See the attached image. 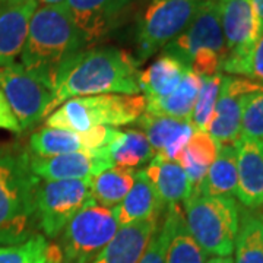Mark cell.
Segmentation results:
<instances>
[{
  "mask_svg": "<svg viewBox=\"0 0 263 263\" xmlns=\"http://www.w3.org/2000/svg\"><path fill=\"white\" fill-rule=\"evenodd\" d=\"M139 62L122 48L82 50L59 69L46 119L72 98L91 95H139Z\"/></svg>",
  "mask_w": 263,
  "mask_h": 263,
  "instance_id": "obj_1",
  "label": "cell"
},
{
  "mask_svg": "<svg viewBox=\"0 0 263 263\" xmlns=\"http://www.w3.org/2000/svg\"><path fill=\"white\" fill-rule=\"evenodd\" d=\"M29 151L19 143L0 145V247L38 234L37 189Z\"/></svg>",
  "mask_w": 263,
  "mask_h": 263,
  "instance_id": "obj_2",
  "label": "cell"
},
{
  "mask_svg": "<svg viewBox=\"0 0 263 263\" xmlns=\"http://www.w3.org/2000/svg\"><path fill=\"white\" fill-rule=\"evenodd\" d=\"M85 46L84 35L73 24L65 3L38 6L29 22L21 65L53 89L59 69L85 50Z\"/></svg>",
  "mask_w": 263,
  "mask_h": 263,
  "instance_id": "obj_3",
  "label": "cell"
},
{
  "mask_svg": "<svg viewBox=\"0 0 263 263\" xmlns=\"http://www.w3.org/2000/svg\"><path fill=\"white\" fill-rule=\"evenodd\" d=\"M143 95L105 94L78 97L63 103L46 119V126L72 132L116 127L138 122L145 113Z\"/></svg>",
  "mask_w": 263,
  "mask_h": 263,
  "instance_id": "obj_4",
  "label": "cell"
},
{
  "mask_svg": "<svg viewBox=\"0 0 263 263\" xmlns=\"http://www.w3.org/2000/svg\"><path fill=\"white\" fill-rule=\"evenodd\" d=\"M240 206L234 197L205 196L199 192L184 202V221L190 235L206 254L231 256L240 224Z\"/></svg>",
  "mask_w": 263,
  "mask_h": 263,
  "instance_id": "obj_5",
  "label": "cell"
},
{
  "mask_svg": "<svg viewBox=\"0 0 263 263\" xmlns=\"http://www.w3.org/2000/svg\"><path fill=\"white\" fill-rule=\"evenodd\" d=\"M113 208L88 205L65 227L60 238V263H91L119 231Z\"/></svg>",
  "mask_w": 263,
  "mask_h": 263,
  "instance_id": "obj_6",
  "label": "cell"
},
{
  "mask_svg": "<svg viewBox=\"0 0 263 263\" xmlns=\"http://www.w3.org/2000/svg\"><path fill=\"white\" fill-rule=\"evenodd\" d=\"M203 0H152L136 27L138 62L148 60L180 35Z\"/></svg>",
  "mask_w": 263,
  "mask_h": 263,
  "instance_id": "obj_7",
  "label": "cell"
},
{
  "mask_svg": "<svg viewBox=\"0 0 263 263\" xmlns=\"http://www.w3.org/2000/svg\"><path fill=\"white\" fill-rule=\"evenodd\" d=\"M89 180H40L38 226L46 238H56L81 209L95 203Z\"/></svg>",
  "mask_w": 263,
  "mask_h": 263,
  "instance_id": "obj_8",
  "label": "cell"
},
{
  "mask_svg": "<svg viewBox=\"0 0 263 263\" xmlns=\"http://www.w3.org/2000/svg\"><path fill=\"white\" fill-rule=\"evenodd\" d=\"M0 91L16 117L21 130L31 129L46 119L53 89L21 63L0 67Z\"/></svg>",
  "mask_w": 263,
  "mask_h": 263,
  "instance_id": "obj_9",
  "label": "cell"
},
{
  "mask_svg": "<svg viewBox=\"0 0 263 263\" xmlns=\"http://www.w3.org/2000/svg\"><path fill=\"white\" fill-rule=\"evenodd\" d=\"M162 50L170 56L176 57L186 67L192 57L205 50L215 51L226 60L228 48L221 27L218 0H203L186 29Z\"/></svg>",
  "mask_w": 263,
  "mask_h": 263,
  "instance_id": "obj_10",
  "label": "cell"
},
{
  "mask_svg": "<svg viewBox=\"0 0 263 263\" xmlns=\"http://www.w3.org/2000/svg\"><path fill=\"white\" fill-rule=\"evenodd\" d=\"M263 84L241 76H224L206 132L219 145H235L241 138V117L247 97Z\"/></svg>",
  "mask_w": 263,
  "mask_h": 263,
  "instance_id": "obj_11",
  "label": "cell"
},
{
  "mask_svg": "<svg viewBox=\"0 0 263 263\" xmlns=\"http://www.w3.org/2000/svg\"><path fill=\"white\" fill-rule=\"evenodd\" d=\"M122 130L116 127H95L88 132H72L44 126L29 138V152L40 158H50L70 152L108 148Z\"/></svg>",
  "mask_w": 263,
  "mask_h": 263,
  "instance_id": "obj_12",
  "label": "cell"
},
{
  "mask_svg": "<svg viewBox=\"0 0 263 263\" xmlns=\"http://www.w3.org/2000/svg\"><path fill=\"white\" fill-rule=\"evenodd\" d=\"M31 154V152H29ZM32 173L40 180H89L114 167L108 148L70 152L50 158L29 155Z\"/></svg>",
  "mask_w": 263,
  "mask_h": 263,
  "instance_id": "obj_13",
  "label": "cell"
},
{
  "mask_svg": "<svg viewBox=\"0 0 263 263\" xmlns=\"http://www.w3.org/2000/svg\"><path fill=\"white\" fill-rule=\"evenodd\" d=\"M133 0H66L70 13L86 46L95 44L113 31L124 10Z\"/></svg>",
  "mask_w": 263,
  "mask_h": 263,
  "instance_id": "obj_14",
  "label": "cell"
},
{
  "mask_svg": "<svg viewBox=\"0 0 263 263\" xmlns=\"http://www.w3.org/2000/svg\"><path fill=\"white\" fill-rule=\"evenodd\" d=\"M218 10L228 56L246 53L260 34L253 0H218Z\"/></svg>",
  "mask_w": 263,
  "mask_h": 263,
  "instance_id": "obj_15",
  "label": "cell"
},
{
  "mask_svg": "<svg viewBox=\"0 0 263 263\" xmlns=\"http://www.w3.org/2000/svg\"><path fill=\"white\" fill-rule=\"evenodd\" d=\"M38 6L37 0H0V67L21 56Z\"/></svg>",
  "mask_w": 263,
  "mask_h": 263,
  "instance_id": "obj_16",
  "label": "cell"
},
{
  "mask_svg": "<svg viewBox=\"0 0 263 263\" xmlns=\"http://www.w3.org/2000/svg\"><path fill=\"white\" fill-rule=\"evenodd\" d=\"M138 122L149 142L154 155L167 161H177L195 132L192 123L187 120L146 111L142 114Z\"/></svg>",
  "mask_w": 263,
  "mask_h": 263,
  "instance_id": "obj_17",
  "label": "cell"
},
{
  "mask_svg": "<svg viewBox=\"0 0 263 263\" xmlns=\"http://www.w3.org/2000/svg\"><path fill=\"white\" fill-rule=\"evenodd\" d=\"M237 193L247 209L263 208V151L260 143L241 136L235 142Z\"/></svg>",
  "mask_w": 263,
  "mask_h": 263,
  "instance_id": "obj_18",
  "label": "cell"
},
{
  "mask_svg": "<svg viewBox=\"0 0 263 263\" xmlns=\"http://www.w3.org/2000/svg\"><path fill=\"white\" fill-rule=\"evenodd\" d=\"M160 218L120 227L117 234L91 263H138L154 235Z\"/></svg>",
  "mask_w": 263,
  "mask_h": 263,
  "instance_id": "obj_19",
  "label": "cell"
},
{
  "mask_svg": "<svg viewBox=\"0 0 263 263\" xmlns=\"http://www.w3.org/2000/svg\"><path fill=\"white\" fill-rule=\"evenodd\" d=\"M167 208L162 205L155 189L146 177L145 171H136L133 186L122 202L113 208L119 227L132 226L151 218H160Z\"/></svg>",
  "mask_w": 263,
  "mask_h": 263,
  "instance_id": "obj_20",
  "label": "cell"
},
{
  "mask_svg": "<svg viewBox=\"0 0 263 263\" xmlns=\"http://www.w3.org/2000/svg\"><path fill=\"white\" fill-rule=\"evenodd\" d=\"M143 171L165 208L184 203L193 192L184 170L176 161L154 157Z\"/></svg>",
  "mask_w": 263,
  "mask_h": 263,
  "instance_id": "obj_21",
  "label": "cell"
},
{
  "mask_svg": "<svg viewBox=\"0 0 263 263\" xmlns=\"http://www.w3.org/2000/svg\"><path fill=\"white\" fill-rule=\"evenodd\" d=\"M189 69L176 57L162 53L145 70H141L139 86L145 100H157L170 95L181 82Z\"/></svg>",
  "mask_w": 263,
  "mask_h": 263,
  "instance_id": "obj_22",
  "label": "cell"
},
{
  "mask_svg": "<svg viewBox=\"0 0 263 263\" xmlns=\"http://www.w3.org/2000/svg\"><path fill=\"white\" fill-rule=\"evenodd\" d=\"M165 218L168 221L170 233L164 263H205L208 254L199 247L195 238L190 235L184 212L180 205L167 206Z\"/></svg>",
  "mask_w": 263,
  "mask_h": 263,
  "instance_id": "obj_23",
  "label": "cell"
},
{
  "mask_svg": "<svg viewBox=\"0 0 263 263\" xmlns=\"http://www.w3.org/2000/svg\"><path fill=\"white\" fill-rule=\"evenodd\" d=\"M219 143L208 132L195 130L190 136L186 148L179 155L176 162L184 170L193 190H197L206 176L208 168L216 160Z\"/></svg>",
  "mask_w": 263,
  "mask_h": 263,
  "instance_id": "obj_24",
  "label": "cell"
},
{
  "mask_svg": "<svg viewBox=\"0 0 263 263\" xmlns=\"http://www.w3.org/2000/svg\"><path fill=\"white\" fill-rule=\"evenodd\" d=\"M200 88V76L187 70L179 86L167 97L148 100L145 111L158 116H168L190 122Z\"/></svg>",
  "mask_w": 263,
  "mask_h": 263,
  "instance_id": "obj_25",
  "label": "cell"
},
{
  "mask_svg": "<svg viewBox=\"0 0 263 263\" xmlns=\"http://www.w3.org/2000/svg\"><path fill=\"white\" fill-rule=\"evenodd\" d=\"M205 196L234 197L237 193V154L234 145H221L216 160L208 168L197 190Z\"/></svg>",
  "mask_w": 263,
  "mask_h": 263,
  "instance_id": "obj_26",
  "label": "cell"
},
{
  "mask_svg": "<svg viewBox=\"0 0 263 263\" xmlns=\"http://www.w3.org/2000/svg\"><path fill=\"white\" fill-rule=\"evenodd\" d=\"M136 170L111 167L89 180L91 193L97 205L105 208L117 206L133 186Z\"/></svg>",
  "mask_w": 263,
  "mask_h": 263,
  "instance_id": "obj_27",
  "label": "cell"
},
{
  "mask_svg": "<svg viewBox=\"0 0 263 263\" xmlns=\"http://www.w3.org/2000/svg\"><path fill=\"white\" fill-rule=\"evenodd\" d=\"M234 263H263V222L260 214L245 211L235 237Z\"/></svg>",
  "mask_w": 263,
  "mask_h": 263,
  "instance_id": "obj_28",
  "label": "cell"
},
{
  "mask_svg": "<svg viewBox=\"0 0 263 263\" xmlns=\"http://www.w3.org/2000/svg\"><path fill=\"white\" fill-rule=\"evenodd\" d=\"M108 149L116 167L136 168L155 157L145 133L135 129L122 132Z\"/></svg>",
  "mask_w": 263,
  "mask_h": 263,
  "instance_id": "obj_29",
  "label": "cell"
},
{
  "mask_svg": "<svg viewBox=\"0 0 263 263\" xmlns=\"http://www.w3.org/2000/svg\"><path fill=\"white\" fill-rule=\"evenodd\" d=\"M53 257H62L59 246L50 245L41 234L18 245L0 247V263H47Z\"/></svg>",
  "mask_w": 263,
  "mask_h": 263,
  "instance_id": "obj_30",
  "label": "cell"
},
{
  "mask_svg": "<svg viewBox=\"0 0 263 263\" xmlns=\"http://www.w3.org/2000/svg\"><path fill=\"white\" fill-rule=\"evenodd\" d=\"M222 78H224L222 73L200 78V88L190 119V123L195 130L206 132L208 124L211 122V117L214 114L216 101L219 97Z\"/></svg>",
  "mask_w": 263,
  "mask_h": 263,
  "instance_id": "obj_31",
  "label": "cell"
},
{
  "mask_svg": "<svg viewBox=\"0 0 263 263\" xmlns=\"http://www.w3.org/2000/svg\"><path fill=\"white\" fill-rule=\"evenodd\" d=\"M222 72L240 75L263 84V29L253 46L243 54L227 56Z\"/></svg>",
  "mask_w": 263,
  "mask_h": 263,
  "instance_id": "obj_32",
  "label": "cell"
},
{
  "mask_svg": "<svg viewBox=\"0 0 263 263\" xmlns=\"http://www.w3.org/2000/svg\"><path fill=\"white\" fill-rule=\"evenodd\" d=\"M241 136L263 143V85L246 100L241 117Z\"/></svg>",
  "mask_w": 263,
  "mask_h": 263,
  "instance_id": "obj_33",
  "label": "cell"
},
{
  "mask_svg": "<svg viewBox=\"0 0 263 263\" xmlns=\"http://www.w3.org/2000/svg\"><path fill=\"white\" fill-rule=\"evenodd\" d=\"M168 221L167 218H164V222L161 226L158 224L145 252L142 254L141 260L138 263H164V256H165L167 243H168Z\"/></svg>",
  "mask_w": 263,
  "mask_h": 263,
  "instance_id": "obj_34",
  "label": "cell"
},
{
  "mask_svg": "<svg viewBox=\"0 0 263 263\" xmlns=\"http://www.w3.org/2000/svg\"><path fill=\"white\" fill-rule=\"evenodd\" d=\"M0 129L12 132V133H21L22 132L19 127L16 117L12 113L9 104H8L2 91H0Z\"/></svg>",
  "mask_w": 263,
  "mask_h": 263,
  "instance_id": "obj_35",
  "label": "cell"
},
{
  "mask_svg": "<svg viewBox=\"0 0 263 263\" xmlns=\"http://www.w3.org/2000/svg\"><path fill=\"white\" fill-rule=\"evenodd\" d=\"M254 9L259 16V22H260V29H263V0H253Z\"/></svg>",
  "mask_w": 263,
  "mask_h": 263,
  "instance_id": "obj_36",
  "label": "cell"
},
{
  "mask_svg": "<svg viewBox=\"0 0 263 263\" xmlns=\"http://www.w3.org/2000/svg\"><path fill=\"white\" fill-rule=\"evenodd\" d=\"M205 263H234V260L231 259V256H212L211 259H208Z\"/></svg>",
  "mask_w": 263,
  "mask_h": 263,
  "instance_id": "obj_37",
  "label": "cell"
},
{
  "mask_svg": "<svg viewBox=\"0 0 263 263\" xmlns=\"http://www.w3.org/2000/svg\"><path fill=\"white\" fill-rule=\"evenodd\" d=\"M37 2L41 6H57V5L66 3V0H37Z\"/></svg>",
  "mask_w": 263,
  "mask_h": 263,
  "instance_id": "obj_38",
  "label": "cell"
},
{
  "mask_svg": "<svg viewBox=\"0 0 263 263\" xmlns=\"http://www.w3.org/2000/svg\"><path fill=\"white\" fill-rule=\"evenodd\" d=\"M62 262V257H53V259H50L47 263H60Z\"/></svg>",
  "mask_w": 263,
  "mask_h": 263,
  "instance_id": "obj_39",
  "label": "cell"
},
{
  "mask_svg": "<svg viewBox=\"0 0 263 263\" xmlns=\"http://www.w3.org/2000/svg\"><path fill=\"white\" fill-rule=\"evenodd\" d=\"M260 219H262V222H263V212H262V214H260Z\"/></svg>",
  "mask_w": 263,
  "mask_h": 263,
  "instance_id": "obj_40",
  "label": "cell"
},
{
  "mask_svg": "<svg viewBox=\"0 0 263 263\" xmlns=\"http://www.w3.org/2000/svg\"><path fill=\"white\" fill-rule=\"evenodd\" d=\"M260 146H262V151H263V143H260Z\"/></svg>",
  "mask_w": 263,
  "mask_h": 263,
  "instance_id": "obj_41",
  "label": "cell"
}]
</instances>
